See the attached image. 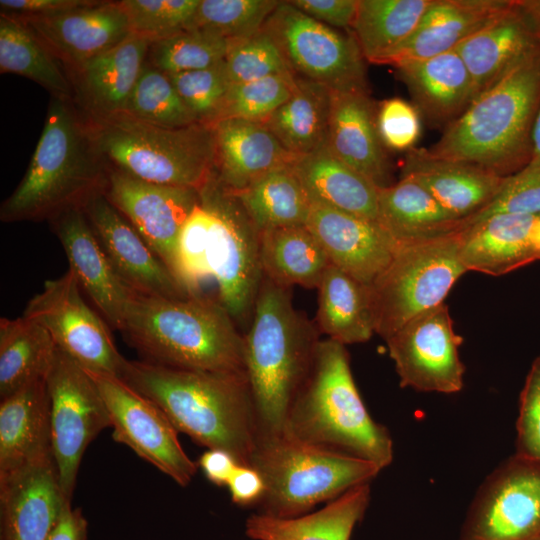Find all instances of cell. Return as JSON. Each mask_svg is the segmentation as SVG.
Returning <instances> with one entry per match:
<instances>
[{
  "mask_svg": "<svg viewBox=\"0 0 540 540\" xmlns=\"http://www.w3.org/2000/svg\"><path fill=\"white\" fill-rule=\"evenodd\" d=\"M153 401L178 432L249 466L258 427L245 373L188 370L125 361L119 376Z\"/></svg>",
  "mask_w": 540,
  "mask_h": 540,
  "instance_id": "cell-1",
  "label": "cell"
},
{
  "mask_svg": "<svg viewBox=\"0 0 540 540\" xmlns=\"http://www.w3.org/2000/svg\"><path fill=\"white\" fill-rule=\"evenodd\" d=\"M540 105V46L479 94L436 143L431 158L465 162L507 177L531 159V134Z\"/></svg>",
  "mask_w": 540,
  "mask_h": 540,
  "instance_id": "cell-2",
  "label": "cell"
},
{
  "mask_svg": "<svg viewBox=\"0 0 540 540\" xmlns=\"http://www.w3.org/2000/svg\"><path fill=\"white\" fill-rule=\"evenodd\" d=\"M119 331L144 361L179 369L245 373L244 337L218 300L133 292Z\"/></svg>",
  "mask_w": 540,
  "mask_h": 540,
  "instance_id": "cell-3",
  "label": "cell"
},
{
  "mask_svg": "<svg viewBox=\"0 0 540 540\" xmlns=\"http://www.w3.org/2000/svg\"><path fill=\"white\" fill-rule=\"evenodd\" d=\"M244 337V367L258 437L281 433L311 368L316 330L298 312L289 287L264 276Z\"/></svg>",
  "mask_w": 540,
  "mask_h": 540,
  "instance_id": "cell-4",
  "label": "cell"
},
{
  "mask_svg": "<svg viewBox=\"0 0 540 540\" xmlns=\"http://www.w3.org/2000/svg\"><path fill=\"white\" fill-rule=\"evenodd\" d=\"M107 167L92 141L87 121L69 99L53 97L27 171L2 203L3 222L51 220L82 207L103 192Z\"/></svg>",
  "mask_w": 540,
  "mask_h": 540,
  "instance_id": "cell-5",
  "label": "cell"
},
{
  "mask_svg": "<svg viewBox=\"0 0 540 540\" xmlns=\"http://www.w3.org/2000/svg\"><path fill=\"white\" fill-rule=\"evenodd\" d=\"M284 430L304 442L373 462L381 469L393 460L389 431L370 416L356 387L345 345L329 338L317 343Z\"/></svg>",
  "mask_w": 540,
  "mask_h": 540,
  "instance_id": "cell-6",
  "label": "cell"
},
{
  "mask_svg": "<svg viewBox=\"0 0 540 540\" xmlns=\"http://www.w3.org/2000/svg\"><path fill=\"white\" fill-rule=\"evenodd\" d=\"M87 125L105 165L139 180L200 191L215 173L212 125L168 128L126 113L90 115Z\"/></svg>",
  "mask_w": 540,
  "mask_h": 540,
  "instance_id": "cell-7",
  "label": "cell"
},
{
  "mask_svg": "<svg viewBox=\"0 0 540 540\" xmlns=\"http://www.w3.org/2000/svg\"><path fill=\"white\" fill-rule=\"evenodd\" d=\"M249 466L262 476L261 512L278 518L309 513L382 470L373 462L304 442L287 431L259 436Z\"/></svg>",
  "mask_w": 540,
  "mask_h": 540,
  "instance_id": "cell-8",
  "label": "cell"
},
{
  "mask_svg": "<svg viewBox=\"0 0 540 540\" xmlns=\"http://www.w3.org/2000/svg\"><path fill=\"white\" fill-rule=\"evenodd\" d=\"M461 229L398 244L388 266L369 286L376 334L386 340L414 316L444 303L467 272L460 258Z\"/></svg>",
  "mask_w": 540,
  "mask_h": 540,
  "instance_id": "cell-9",
  "label": "cell"
},
{
  "mask_svg": "<svg viewBox=\"0 0 540 540\" xmlns=\"http://www.w3.org/2000/svg\"><path fill=\"white\" fill-rule=\"evenodd\" d=\"M199 193L211 215L208 259L218 301L236 324H246L251 321L264 278L260 232L215 173Z\"/></svg>",
  "mask_w": 540,
  "mask_h": 540,
  "instance_id": "cell-10",
  "label": "cell"
},
{
  "mask_svg": "<svg viewBox=\"0 0 540 540\" xmlns=\"http://www.w3.org/2000/svg\"><path fill=\"white\" fill-rule=\"evenodd\" d=\"M294 77L332 92H368L365 58L351 31L327 26L280 1L263 26Z\"/></svg>",
  "mask_w": 540,
  "mask_h": 540,
  "instance_id": "cell-11",
  "label": "cell"
},
{
  "mask_svg": "<svg viewBox=\"0 0 540 540\" xmlns=\"http://www.w3.org/2000/svg\"><path fill=\"white\" fill-rule=\"evenodd\" d=\"M51 451L65 496L71 500L88 445L111 426L104 400L86 370L57 348L46 378Z\"/></svg>",
  "mask_w": 540,
  "mask_h": 540,
  "instance_id": "cell-12",
  "label": "cell"
},
{
  "mask_svg": "<svg viewBox=\"0 0 540 540\" xmlns=\"http://www.w3.org/2000/svg\"><path fill=\"white\" fill-rule=\"evenodd\" d=\"M81 293L68 270L45 282L43 290L27 303L23 316L43 326L57 348L84 369L119 377L126 359L117 350L104 319Z\"/></svg>",
  "mask_w": 540,
  "mask_h": 540,
  "instance_id": "cell-13",
  "label": "cell"
},
{
  "mask_svg": "<svg viewBox=\"0 0 540 540\" xmlns=\"http://www.w3.org/2000/svg\"><path fill=\"white\" fill-rule=\"evenodd\" d=\"M540 538V463L518 454L500 464L474 497L460 540Z\"/></svg>",
  "mask_w": 540,
  "mask_h": 540,
  "instance_id": "cell-14",
  "label": "cell"
},
{
  "mask_svg": "<svg viewBox=\"0 0 540 540\" xmlns=\"http://www.w3.org/2000/svg\"><path fill=\"white\" fill-rule=\"evenodd\" d=\"M86 370V369H85ZM109 413L113 439L127 445L180 486H187L198 463L183 450L178 431L166 414L121 378L86 370Z\"/></svg>",
  "mask_w": 540,
  "mask_h": 540,
  "instance_id": "cell-15",
  "label": "cell"
},
{
  "mask_svg": "<svg viewBox=\"0 0 540 540\" xmlns=\"http://www.w3.org/2000/svg\"><path fill=\"white\" fill-rule=\"evenodd\" d=\"M462 341L445 303L414 316L385 340L402 388L447 394L463 387Z\"/></svg>",
  "mask_w": 540,
  "mask_h": 540,
  "instance_id": "cell-16",
  "label": "cell"
},
{
  "mask_svg": "<svg viewBox=\"0 0 540 540\" xmlns=\"http://www.w3.org/2000/svg\"><path fill=\"white\" fill-rule=\"evenodd\" d=\"M103 193L179 282L178 238L200 202L199 191L145 182L107 167Z\"/></svg>",
  "mask_w": 540,
  "mask_h": 540,
  "instance_id": "cell-17",
  "label": "cell"
},
{
  "mask_svg": "<svg viewBox=\"0 0 540 540\" xmlns=\"http://www.w3.org/2000/svg\"><path fill=\"white\" fill-rule=\"evenodd\" d=\"M82 209L113 270L130 290L166 298L191 296L103 192Z\"/></svg>",
  "mask_w": 540,
  "mask_h": 540,
  "instance_id": "cell-18",
  "label": "cell"
},
{
  "mask_svg": "<svg viewBox=\"0 0 540 540\" xmlns=\"http://www.w3.org/2000/svg\"><path fill=\"white\" fill-rule=\"evenodd\" d=\"M70 501L52 454L0 473V540H47Z\"/></svg>",
  "mask_w": 540,
  "mask_h": 540,
  "instance_id": "cell-19",
  "label": "cell"
},
{
  "mask_svg": "<svg viewBox=\"0 0 540 540\" xmlns=\"http://www.w3.org/2000/svg\"><path fill=\"white\" fill-rule=\"evenodd\" d=\"M330 263L370 286L390 263L398 242L378 221L312 203L306 223Z\"/></svg>",
  "mask_w": 540,
  "mask_h": 540,
  "instance_id": "cell-20",
  "label": "cell"
},
{
  "mask_svg": "<svg viewBox=\"0 0 540 540\" xmlns=\"http://www.w3.org/2000/svg\"><path fill=\"white\" fill-rule=\"evenodd\" d=\"M21 21L74 70L132 34L120 1H95L56 16Z\"/></svg>",
  "mask_w": 540,
  "mask_h": 540,
  "instance_id": "cell-21",
  "label": "cell"
},
{
  "mask_svg": "<svg viewBox=\"0 0 540 540\" xmlns=\"http://www.w3.org/2000/svg\"><path fill=\"white\" fill-rule=\"evenodd\" d=\"M50 223L81 291L90 298L104 320L119 330L133 291L113 270L82 207L68 209Z\"/></svg>",
  "mask_w": 540,
  "mask_h": 540,
  "instance_id": "cell-22",
  "label": "cell"
},
{
  "mask_svg": "<svg viewBox=\"0 0 540 540\" xmlns=\"http://www.w3.org/2000/svg\"><path fill=\"white\" fill-rule=\"evenodd\" d=\"M537 35L538 27L528 4L512 2L455 48L471 76L475 98L540 46Z\"/></svg>",
  "mask_w": 540,
  "mask_h": 540,
  "instance_id": "cell-23",
  "label": "cell"
},
{
  "mask_svg": "<svg viewBox=\"0 0 540 540\" xmlns=\"http://www.w3.org/2000/svg\"><path fill=\"white\" fill-rule=\"evenodd\" d=\"M513 1L433 0L413 33L377 64L398 68L455 49Z\"/></svg>",
  "mask_w": 540,
  "mask_h": 540,
  "instance_id": "cell-24",
  "label": "cell"
},
{
  "mask_svg": "<svg viewBox=\"0 0 540 540\" xmlns=\"http://www.w3.org/2000/svg\"><path fill=\"white\" fill-rule=\"evenodd\" d=\"M368 92H332L326 148L378 188L391 183L390 165Z\"/></svg>",
  "mask_w": 540,
  "mask_h": 540,
  "instance_id": "cell-25",
  "label": "cell"
},
{
  "mask_svg": "<svg viewBox=\"0 0 540 540\" xmlns=\"http://www.w3.org/2000/svg\"><path fill=\"white\" fill-rule=\"evenodd\" d=\"M212 126L216 144L215 176L232 193L243 190L275 168L291 164L295 158L263 123L227 118Z\"/></svg>",
  "mask_w": 540,
  "mask_h": 540,
  "instance_id": "cell-26",
  "label": "cell"
},
{
  "mask_svg": "<svg viewBox=\"0 0 540 540\" xmlns=\"http://www.w3.org/2000/svg\"><path fill=\"white\" fill-rule=\"evenodd\" d=\"M402 177L419 183L452 217L461 221L487 206L505 179L469 163L431 158L421 149L408 153Z\"/></svg>",
  "mask_w": 540,
  "mask_h": 540,
  "instance_id": "cell-27",
  "label": "cell"
},
{
  "mask_svg": "<svg viewBox=\"0 0 540 540\" xmlns=\"http://www.w3.org/2000/svg\"><path fill=\"white\" fill-rule=\"evenodd\" d=\"M539 216L501 213L465 224L460 258L467 271L500 276L536 261Z\"/></svg>",
  "mask_w": 540,
  "mask_h": 540,
  "instance_id": "cell-28",
  "label": "cell"
},
{
  "mask_svg": "<svg viewBox=\"0 0 540 540\" xmlns=\"http://www.w3.org/2000/svg\"><path fill=\"white\" fill-rule=\"evenodd\" d=\"M50 454V398L41 379L1 399L0 473Z\"/></svg>",
  "mask_w": 540,
  "mask_h": 540,
  "instance_id": "cell-29",
  "label": "cell"
},
{
  "mask_svg": "<svg viewBox=\"0 0 540 540\" xmlns=\"http://www.w3.org/2000/svg\"><path fill=\"white\" fill-rule=\"evenodd\" d=\"M151 42L136 34L74 71L90 115L123 113L146 63Z\"/></svg>",
  "mask_w": 540,
  "mask_h": 540,
  "instance_id": "cell-30",
  "label": "cell"
},
{
  "mask_svg": "<svg viewBox=\"0 0 540 540\" xmlns=\"http://www.w3.org/2000/svg\"><path fill=\"white\" fill-rule=\"evenodd\" d=\"M396 69L415 107L432 122L450 123L475 98L471 76L455 49Z\"/></svg>",
  "mask_w": 540,
  "mask_h": 540,
  "instance_id": "cell-31",
  "label": "cell"
},
{
  "mask_svg": "<svg viewBox=\"0 0 540 540\" xmlns=\"http://www.w3.org/2000/svg\"><path fill=\"white\" fill-rule=\"evenodd\" d=\"M370 501L369 483L355 486L316 512L293 518L252 514L245 534L252 540H350Z\"/></svg>",
  "mask_w": 540,
  "mask_h": 540,
  "instance_id": "cell-32",
  "label": "cell"
},
{
  "mask_svg": "<svg viewBox=\"0 0 540 540\" xmlns=\"http://www.w3.org/2000/svg\"><path fill=\"white\" fill-rule=\"evenodd\" d=\"M291 166L312 203L377 221L379 188L326 147L295 157Z\"/></svg>",
  "mask_w": 540,
  "mask_h": 540,
  "instance_id": "cell-33",
  "label": "cell"
},
{
  "mask_svg": "<svg viewBox=\"0 0 540 540\" xmlns=\"http://www.w3.org/2000/svg\"><path fill=\"white\" fill-rule=\"evenodd\" d=\"M377 221L398 243L442 236L465 226V220L452 217L423 186L407 177L378 189Z\"/></svg>",
  "mask_w": 540,
  "mask_h": 540,
  "instance_id": "cell-34",
  "label": "cell"
},
{
  "mask_svg": "<svg viewBox=\"0 0 540 540\" xmlns=\"http://www.w3.org/2000/svg\"><path fill=\"white\" fill-rule=\"evenodd\" d=\"M317 329L343 345L375 333L369 286L330 264L318 287Z\"/></svg>",
  "mask_w": 540,
  "mask_h": 540,
  "instance_id": "cell-35",
  "label": "cell"
},
{
  "mask_svg": "<svg viewBox=\"0 0 540 540\" xmlns=\"http://www.w3.org/2000/svg\"><path fill=\"white\" fill-rule=\"evenodd\" d=\"M331 102L327 87L295 77L291 97L263 124L293 156L310 154L326 147Z\"/></svg>",
  "mask_w": 540,
  "mask_h": 540,
  "instance_id": "cell-36",
  "label": "cell"
},
{
  "mask_svg": "<svg viewBox=\"0 0 540 540\" xmlns=\"http://www.w3.org/2000/svg\"><path fill=\"white\" fill-rule=\"evenodd\" d=\"M57 346L49 332L25 316L0 319V398L46 379Z\"/></svg>",
  "mask_w": 540,
  "mask_h": 540,
  "instance_id": "cell-37",
  "label": "cell"
},
{
  "mask_svg": "<svg viewBox=\"0 0 540 540\" xmlns=\"http://www.w3.org/2000/svg\"><path fill=\"white\" fill-rule=\"evenodd\" d=\"M260 252L264 276L289 288H317L331 264L306 225L261 232Z\"/></svg>",
  "mask_w": 540,
  "mask_h": 540,
  "instance_id": "cell-38",
  "label": "cell"
},
{
  "mask_svg": "<svg viewBox=\"0 0 540 540\" xmlns=\"http://www.w3.org/2000/svg\"><path fill=\"white\" fill-rule=\"evenodd\" d=\"M233 194L260 233L306 225L312 205L291 164L271 170Z\"/></svg>",
  "mask_w": 540,
  "mask_h": 540,
  "instance_id": "cell-39",
  "label": "cell"
},
{
  "mask_svg": "<svg viewBox=\"0 0 540 540\" xmlns=\"http://www.w3.org/2000/svg\"><path fill=\"white\" fill-rule=\"evenodd\" d=\"M433 0H358L351 29L366 61L377 64L415 30Z\"/></svg>",
  "mask_w": 540,
  "mask_h": 540,
  "instance_id": "cell-40",
  "label": "cell"
},
{
  "mask_svg": "<svg viewBox=\"0 0 540 540\" xmlns=\"http://www.w3.org/2000/svg\"><path fill=\"white\" fill-rule=\"evenodd\" d=\"M0 71L35 81L53 97L71 99L73 85L57 58L21 20L0 16Z\"/></svg>",
  "mask_w": 540,
  "mask_h": 540,
  "instance_id": "cell-41",
  "label": "cell"
},
{
  "mask_svg": "<svg viewBox=\"0 0 540 540\" xmlns=\"http://www.w3.org/2000/svg\"><path fill=\"white\" fill-rule=\"evenodd\" d=\"M123 113L168 128L199 123L184 104L169 76L147 61Z\"/></svg>",
  "mask_w": 540,
  "mask_h": 540,
  "instance_id": "cell-42",
  "label": "cell"
},
{
  "mask_svg": "<svg viewBox=\"0 0 540 540\" xmlns=\"http://www.w3.org/2000/svg\"><path fill=\"white\" fill-rule=\"evenodd\" d=\"M230 42L198 29H186L152 42L149 63L165 74L202 70L225 60Z\"/></svg>",
  "mask_w": 540,
  "mask_h": 540,
  "instance_id": "cell-43",
  "label": "cell"
},
{
  "mask_svg": "<svg viewBox=\"0 0 540 540\" xmlns=\"http://www.w3.org/2000/svg\"><path fill=\"white\" fill-rule=\"evenodd\" d=\"M280 1L200 0L188 29L208 32L228 41L260 31Z\"/></svg>",
  "mask_w": 540,
  "mask_h": 540,
  "instance_id": "cell-44",
  "label": "cell"
},
{
  "mask_svg": "<svg viewBox=\"0 0 540 540\" xmlns=\"http://www.w3.org/2000/svg\"><path fill=\"white\" fill-rule=\"evenodd\" d=\"M294 88L293 75H273L231 84L218 121L237 118L263 123L291 97Z\"/></svg>",
  "mask_w": 540,
  "mask_h": 540,
  "instance_id": "cell-45",
  "label": "cell"
},
{
  "mask_svg": "<svg viewBox=\"0 0 540 540\" xmlns=\"http://www.w3.org/2000/svg\"><path fill=\"white\" fill-rule=\"evenodd\" d=\"M200 0H122L132 34L151 43L189 28Z\"/></svg>",
  "mask_w": 540,
  "mask_h": 540,
  "instance_id": "cell-46",
  "label": "cell"
},
{
  "mask_svg": "<svg viewBox=\"0 0 540 540\" xmlns=\"http://www.w3.org/2000/svg\"><path fill=\"white\" fill-rule=\"evenodd\" d=\"M167 75L197 122L213 125L218 121L232 84L224 61L202 70Z\"/></svg>",
  "mask_w": 540,
  "mask_h": 540,
  "instance_id": "cell-47",
  "label": "cell"
},
{
  "mask_svg": "<svg viewBox=\"0 0 540 540\" xmlns=\"http://www.w3.org/2000/svg\"><path fill=\"white\" fill-rule=\"evenodd\" d=\"M224 63L232 84L292 75L277 44L263 28L247 38L231 41Z\"/></svg>",
  "mask_w": 540,
  "mask_h": 540,
  "instance_id": "cell-48",
  "label": "cell"
},
{
  "mask_svg": "<svg viewBox=\"0 0 540 540\" xmlns=\"http://www.w3.org/2000/svg\"><path fill=\"white\" fill-rule=\"evenodd\" d=\"M211 215L201 202L183 225L177 245L179 282L191 296L200 295L201 284L212 277L209 266Z\"/></svg>",
  "mask_w": 540,
  "mask_h": 540,
  "instance_id": "cell-49",
  "label": "cell"
},
{
  "mask_svg": "<svg viewBox=\"0 0 540 540\" xmlns=\"http://www.w3.org/2000/svg\"><path fill=\"white\" fill-rule=\"evenodd\" d=\"M501 213L540 216V161L530 160L505 177L493 200L465 224Z\"/></svg>",
  "mask_w": 540,
  "mask_h": 540,
  "instance_id": "cell-50",
  "label": "cell"
},
{
  "mask_svg": "<svg viewBox=\"0 0 540 540\" xmlns=\"http://www.w3.org/2000/svg\"><path fill=\"white\" fill-rule=\"evenodd\" d=\"M376 125L383 146L395 151L412 150L421 133L418 109L399 97L379 104Z\"/></svg>",
  "mask_w": 540,
  "mask_h": 540,
  "instance_id": "cell-51",
  "label": "cell"
},
{
  "mask_svg": "<svg viewBox=\"0 0 540 540\" xmlns=\"http://www.w3.org/2000/svg\"><path fill=\"white\" fill-rule=\"evenodd\" d=\"M516 454L540 463V356L532 363L519 397Z\"/></svg>",
  "mask_w": 540,
  "mask_h": 540,
  "instance_id": "cell-52",
  "label": "cell"
},
{
  "mask_svg": "<svg viewBox=\"0 0 540 540\" xmlns=\"http://www.w3.org/2000/svg\"><path fill=\"white\" fill-rule=\"evenodd\" d=\"M289 2L311 18L345 31H351L358 8V0H292Z\"/></svg>",
  "mask_w": 540,
  "mask_h": 540,
  "instance_id": "cell-53",
  "label": "cell"
},
{
  "mask_svg": "<svg viewBox=\"0 0 540 540\" xmlns=\"http://www.w3.org/2000/svg\"><path fill=\"white\" fill-rule=\"evenodd\" d=\"M91 0H1V14L17 19L46 18L93 4Z\"/></svg>",
  "mask_w": 540,
  "mask_h": 540,
  "instance_id": "cell-54",
  "label": "cell"
},
{
  "mask_svg": "<svg viewBox=\"0 0 540 540\" xmlns=\"http://www.w3.org/2000/svg\"><path fill=\"white\" fill-rule=\"evenodd\" d=\"M231 500L240 506L258 504L265 491L260 473L250 466L238 465L227 483Z\"/></svg>",
  "mask_w": 540,
  "mask_h": 540,
  "instance_id": "cell-55",
  "label": "cell"
},
{
  "mask_svg": "<svg viewBox=\"0 0 540 540\" xmlns=\"http://www.w3.org/2000/svg\"><path fill=\"white\" fill-rule=\"evenodd\" d=\"M238 465L235 458L222 449H208L198 461L205 477L217 486H227Z\"/></svg>",
  "mask_w": 540,
  "mask_h": 540,
  "instance_id": "cell-56",
  "label": "cell"
},
{
  "mask_svg": "<svg viewBox=\"0 0 540 540\" xmlns=\"http://www.w3.org/2000/svg\"><path fill=\"white\" fill-rule=\"evenodd\" d=\"M87 521L79 508L67 502L47 540H86Z\"/></svg>",
  "mask_w": 540,
  "mask_h": 540,
  "instance_id": "cell-57",
  "label": "cell"
},
{
  "mask_svg": "<svg viewBox=\"0 0 540 540\" xmlns=\"http://www.w3.org/2000/svg\"><path fill=\"white\" fill-rule=\"evenodd\" d=\"M532 155L530 160L540 161V105L538 107L531 134Z\"/></svg>",
  "mask_w": 540,
  "mask_h": 540,
  "instance_id": "cell-58",
  "label": "cell"
},
{
  "mask_svg": "<svg viewBox=\"0 0 540 540\" xmlns=\"http://www.w3.org/2000/svg\"><path fill=\"white\" fill-rule=\"evenodd\" d=\"M534 241H535V255H536V261H537V260H540V216L538 218V222L536 225Z\"/></svg>",
  "mask_w": 540,
  "mask_h": 540,
  "instance_id": "cell-59",
  "label": "cell"
},
{
  "mask_svg": "<svg viewBox=\"0 0 540 540\" xmlns=\"http://www.w3.org/2000/svg\"><path fill=\"white\" fill-rule=\"evenodd\" d=\"M529 8L534 16V19L536 21L538 31L540 34V4H528Z\"/></svg>",
  "mask_w": 540,
  "mask_h": 540,
  "instance_id": "cell-60",
  "label": "cell"
},
{
  "mask_svg": "<svg viewBox=\"0 0 540 540\" xmlns=\"http://www.w3.org/2000/svg\"><path fill=\"white\" fill-rule=\"evenodd\" d=\"M536 540H540V538L536 539Z\"/></svg>",
  "mask_w": 540,
  "mask_h": 540,
  "instance_id": "cell-61",
  "label": "cell"
}]
</instances>
